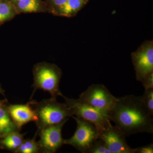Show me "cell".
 I'll return each instance as SVG.
<instances>
[{
    "label": "cell",
    "instance_id": "6da1fadb",
    "mask_svg": "<svg viewBox=\"0 0 153 153\" xmlns=\"http://www.w3.org/2000/svg\"><path fill=\"white\" fill-rule=\"evenodd\" d=\"M126 137L140 133L153 134V119L140 96L128 95L117 98L116 103L106 114Z\"/></svg>",
    "mask_w": 153,
    "mask_h": 153
},
{
    "label": "cell",
    "instance_id": "7a4b0ae2",
    "mask_svg": "<svg viewBox=\"0 0 153 153\" xmlns=\"http://www.w3.org/2000/svg\"><path fill=\"white\" fill-rule=\"evenodd\" d=\"M32 105L37 115L35 122L38 130L61 123L73 116L65 103H59L56 99L51 97L39 102L32 100Z\"/></svg>",
    "mask_w": 153,
    "mask_h": 153
},
{
    "label": "cell",
    "instance_id": "3957f363",
    "mask_svg": "<svg viewBox=\"0 0 153 153\" xmlns=\"http://www.w3.org/2000/svg\"><path fill=\"white\" fill-rule=\"evenodd\" d=\"M34 92L37 89L48 91L51 98L56 99L62 96L59 89V84L62 76V71L55 64L41 63L36 64L33 70Z\"/></svg>",
    "mask_w": 153,
    "mask_h": 153
},
{
    "label": "cell",
    "instance_id": "277c9868",
    "mask_svg": "<svg viewBox=\"0 0 153 153\" xmlns=\"http://www.w3.org/2000/svg\"><path fill=\"white\" fill-rule=\"evenodd\" d=\"M61 97L64 99L72 115L90 122L95 126L99 134L111 125L106 114L103 111L82 102L79 98H68L63 94Z\"/></svg>",
    "mask_w": 153,
    "mask_h": 153
},
{
    "label": "cell",
    "instance_id": "5b68a950",
    "mask_svg": "<svg viewBox=\"0 0 153 153\" xmlns=\"http://www.w3.org/2000/svg\"><path fill=\"white\" fill-rule=\"evenodd\" d=\"M76 121V128L70 138L64 140V144L70 145L80 152L86 153L94 143L99 138L97 128L88 121L72 116Z\"/></svg>",
    "mask_w": 153,
    "mask_h": 153
},
{
    "label": "cell",
    "instance_id": "8992f818",
    "mask_svg": "<svg viewBox=\"0 0 153 153\" xmlns=\"http://www.w3.org/2000/svg\"><path fill=\"white\" fill-rule=\"evenodd\" d=\"M82 102L91 105L106 114L114 107L117 98L115 97L104 85L93 84L79 96Z\"/></svg>",
    "mask_w": 153,
    "mask_h": 153
},
{
    "label": "cell",
    "instance_id": "52a82bcc",
    "mask_svg": "<svg viewBox=\"0 0 153 153\" xmlns=\"http://www.w3.org/2000/svg\"><path fill=\"white\" fill-rule=\"evenodd\" d=\"M131 61L137 80L142 82L153 72V41L149 40L131 54Z\"/></svg>",
    "mask_w": 153,
    "mask_h": 153
},
{
    "label": "cell",
    "instance_id": "ba28073f",
    "mask_svg": "<svg viewBox=\"0 0 153 153\" xmlns=\"http://www.w3.org/2000/svg\"><path fill=\"white\" fill-rule=\"evenodd\" d=\"M68 120L58 124L49 126L38 130L40 138L37 142L40 152L55 153L64 144V139L62 138L61 131L63 126Z\"/></svg>",
    "mask_w": 153,
    "mask_h": 153
},
{
    "label": "cell",
    "instance_id": "9c48e42d",
    "mask_svg": "<svg viewBox=\"0 0 153 153\" xmlns=\"http://www.w3.org/2000/svg\"><path fill=\"white\" fill-rule=\"evenodd\" d=\"M99 138L103 140L111 153H135L136 148L129 146L126 136L116 126L111 125L99 134Z\"/></svg>",
    "mask_w": 153,
    "mask_h": 153
},
{
    "label": "cell",
    "instance_id": "30bf717a",
    "mask_svg": "<svg viewBox=\"0 0 153 153\" xmlns=\"http://www.w3.org/2000/svg\"><path fill=\"white\" fill-rule=\"evenodd\" d=\"M32 103V100L26 104L9 105L6 106L11 118L20 131L24 125L37 120V115Z\"/></svg>",
    "mask_w": 153,
    "mask_h": 153
},
{
    "label": "cell",
    "instance_id": "8fae6325",
    "mask_svg": "<svg viewBox=\"0 0 153 153\" xmlns=\"http://www.w3.org/2000/svg\"><path fill=\"white\" fill-rule=\"evenodd\" d=\"M88 1L89 0H67L54 15L67 18L75 16Z\"/></svg>",
    "mask_w": 153,
    "mask_h": 153
},
{
    "label": "cell",
    "instance_id": "7c38bea8",
    "mask_svg": "<svg viewBox=\"0 0 153 153\" xmlns=\"http://www.w3.org/2000/svg\"><path fill=\"white\" fill-rule=\"evenodd\" d=\"M13 5L18 14L42 12L47 8L40 0H22Z\"/></svg>",
    "mask_w": 153,
    "mask_h": 153
},
{
    "label": "cell",
    "instance_id": "4fadbf2b",
    "mask_svg": "<svg viewBox=\"0 0 153 153\" xmlns=\"http://www.w3.org/2000/svg\"><path fill=\"white\" fill-rule=\"evenodd\" d=\"M25 134L20 133L18 131L12 132L1 139L0 146L3 149L15 153L24 141Z\"/></svg>",
    "mask_w": 153,
    "mask_h": 153
},
{
    "label": "cell",
    "instance_id": "5bb4252c",
    "mask_svg": "<svg viewBox=\"0 0 153 153\" xmlns=\"http://www.w3.org/2000/svg\"><path fill=\"white\" fill-rule=\"evenodd\" d=\"M6 106L0 108V131L3 137L12 132L20 131L11 118Z\"/></svg>",
    "mask_w": 153,
    "mask_h": 153
},
{
    "label": "cell",
    "instance_id": "9a60e30c",
    "mask_svg": "<svg viewBox=\"0 0 153 153\" xmlns=\"http://www.w3.org/2000/svg\"><path fill=\"white\" fill-rule=\"evenodd\" d=\"M17 14L15 6L11 1L0 0V26L10 21Z\"/></svg>",
    "mask_w": 153,
    "mask_h": 153
},
{
    "label": "cell",
    "instance_id": "2e32d148",
    "mask_svg": "<svg viewBox=\"0 0 153 153\" xmlns=\"http://www.w3.org/2000/svg\"><path fill=\"white\" fill-rule=\"evenodd\" d=\"M38 142L35 138L33 139H24L22 144L17 149L15 153H39Z\"/></svg>",
    "mask_w": 153,
    "mask_h": 153
},
{
    "label": "cell",
    "instance_id": "e0dca14e",
    "mask_svg": "<svg viewBox=\"0 0 153 153\" xmlns=\"http://www.w3.org/2000/svg\"><path fill=\"white\" fill-rule=\"evenodd\" d=\"M140 97L150 115L153 117V88L145 89L144 93Z\"/></svg>",
    "mask_w": 153,
    "mask_h": 153
},
{
    "label": "cell",
    "instance_id": "ac0fdd59",
    "mask_svg": "<svg viewBox=\"0 0 153 153\" xmlns=\"http://www.w3.org/2000/svg\"><path fill=\"white\" fill-rule=\"evenodd\" d=\"M86 153H111L103 140L99 138L94 143Z\"/></svg>",
    "mask_w": 153,
    "mask_h": 153
},
{
    "label": "cell",
    "instance_id": "d6986e66",
    "mask_svg": "<svg viewBox=\"0 0 153 153\" xmlns=\"http://www.w3.org/2000/svg\"><path fill=\"white\" fill-rule=\"evenodd\" d=\"M67 0H49L50 11L55 14L56 11L66 2Z\"/></svg>",
    "mask_w": 153,
    "mask_h": 153
},
{
    "label": "cell",
    "instance_id": "ffe728a7",
    "mask_svg": "<svg viewBox=\"0 0 153 153\" xmlns=\"http://www.w3.org/2000/svg\"><path fill=\"white\" fill-rule=\"evenodd\" d=\"M141 82L145 89L153 88V72L147 76Z\"/></svg>",
    "mask_w": 153,
    "mask_h": 153
},
{
    "label": "cell",
    "instance_id": "44dd1931",
    "mask_svg": "<svg viewBox=\"0 0 153 153\" xmlns=\"http://www.w3.org/2000/svg\"><path fill=\"white\" fill-rule=\"evenodd\" d=\"M153 143L136 148L135 153H153Z\"/></svg>",
    "mask_w": 153,
    "mask_h": 153
},
{
    "label": "cell",
    "instance_id": "7402d4cb",
    "mask_svg": "<svg viewBox=\"0 0 153 153\" xmlns=\"http://www.w3.org/2000/svg\"><path fill=\"white\" fill-rule=\"evenodd\" d=\"M7 100H0V108L7 106L6 103H7Z\"/></svg>",
    "mask_w": 153,
    "mask_h": 153
},
{
    "label": "cell",
    "instance_id": "603a6c76",
    "mask_svg": "<svg viewBox=\"0 0 153 153\" xmlns=\"http://www.w3.org/2000/svg\"><path fill=\"white\" fill-rule=\"evenodd\" d=\"M21 1H22V0H11V2L13 4H15L16 3H18V2Z\"/></svg>",
    "mask_w": 153,
    "mask_h": 153
},
{
    "label": "cell",
    "instance_id": "cb8c5ba5",
    "mask_svg": "<svg viewBox=\"0 0 153 153\" xmlns=\"http://www.w3.org/2000/svg\"><path fill=\"white\" fill-rule=\"evenodd\" d=\"M4 91L3 90L2 88L1 87V85H0V94H4Z\"/></svg>",
    "mask_w": 153,
    "mask_h": 153
},
{
    "label": "cell",
    "instance_id": "d4e9b609",
    "mask_svg": "<svg viewBox=\"0 0 153 153\" xmlns=\"http://www.w3.org/2000/svg\"><path fill=\"white\" fill-rule=\"evenodd\" d=\"M3 137V135H2L1 133V131H0V140H1V139Z\"/></svg>",
    "mask_w": 153,
    "mask_h": 153
},
{
    "label": "cell",
    "instance_id": "484cf974",
    "mask_svg": "<svg viewBox=\"0 0 153 153\" xmlns=\"http://www.w3.org/2000/svg\"><path fill=\"white\" fill-rule=\"evenodd\" d=\"M4 1H11V0H4Z\"/></svg>",
    "mask_w": 153,
    "mask_h": 153
}]
</instances>
